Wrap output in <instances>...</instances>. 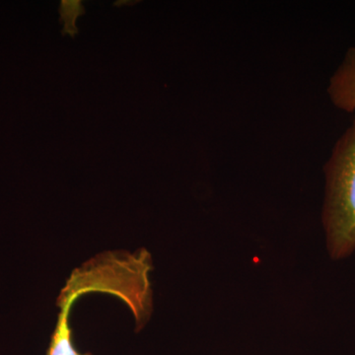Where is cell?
Wrapping results in <instances>:
<instances>
[{
  "instance_id": "1",
  "label": "cell",
  "mask_w": 355,
  "mask_h": 355,
  "mask_svg": "<svg viewBox=\"0 0 355 355\" xmlns=\"http://www.w3.org/2000/svg\"><path fill=\"white\" fill-rule=\"evenodd\" d=\"M324 172L327 250L333 260H343L355 251V119L336 142Z\"/></svg>"
},
{
  "instance_id": "2",
  "label": "cell",
  "mask_w": 355,
  "mask_h": 355,
  "mask_svg": "<svg viewBox=\"0 0 355 355\" xmlns=\"http://www.w3.org/2000/svg\"><path fill=\"white\" fill-rule=\"evenodd\" d=\"M329 98L336 108L347 113L355 111V46L349 49L329 81Z\"/></svg>"
},
{
  "instance_id": "3",
  "label": "cell",
  "mask_w": 355,
  "mask_h": 355,
  "mask_svg": "<svg viewBox=\"0 0 355 355\" xmlns=\"http://www.w3.org/2000/svg\"><path fill=\"white\" fill-rule=\"evenodd\" d=\"M81 12H83V9L80 1L62 2V16L65 21V29L69 33H73L74 20ZM74 32H76V30Z\"/></svg>"
}]
</instances>
